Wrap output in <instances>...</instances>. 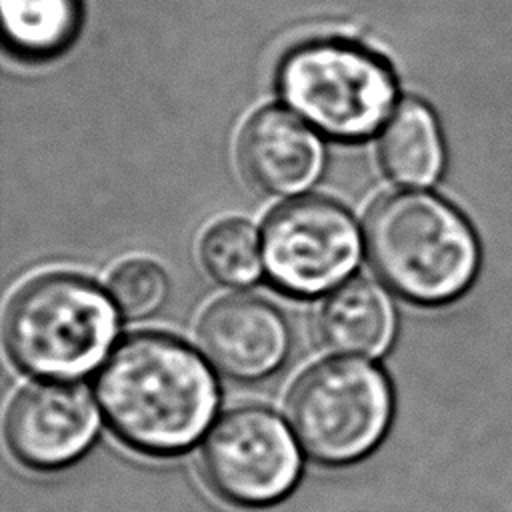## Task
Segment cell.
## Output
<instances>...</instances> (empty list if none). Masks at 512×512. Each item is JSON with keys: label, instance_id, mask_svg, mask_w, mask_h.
I'll use <instances>...</instances> for the list:
<instances>
[{"label": "cell", "instance_id": "3", "mask_svg": "<svg viewBox=\"0 0 512 512\" xmlns=\"http://www.w3.org/2000/svg\"><path fill=\"white\" fill-rule=\"evenodd\" d=\"M118 328L110 294L70 272H48L22 284L4 316L10 358L34 376L72 380L96 368Z\"/></svg>", "mask_w": 512, "mask_h": 512}, {"label": "cell", "instance_id": "4", "mask_svg": "<svg viewBox=\"0 0 512 512\" xmlns=\"http://www.w3.org/2000/svg\"><path fill=\"white\" fill-rule=\"evenodd\" d=\"M286 414L310 458L330 466L350 464L382 440L392 416V392L378 366L330 358L294 382Z\"/></svg>", "mask_w": 512, "mask_h": 512}, {"label": "cell", "instance_id": "15", "mask_svg": "<svg viewBox=\"0 0 512 512\" xmlns=\"http://www.w3.org/2000/svg\"><path fill=\"white\" fill-rule=\"evenodd\" d=\"M168 280L164 270L146 258H130L118 264L108 278V294L114 306L128 318L152 314L164 302Z\"/></svg>", "mask_w": 512, "mask_h": 512}, {"label": "cell", "instance_id": "6", "mask_svg": "<svg viewBox=\"0 0 512 512\" xmlns=\"http://www.w3.org/2000/svg\"><path fill=\"white\" fill-rule=\"evenodd\" d=\"M260 248L272 284L296 296H314L352 272L360 234L340 204L304 196L284 202L266 218Z\"/></svg>", "mask_w": 512, "mask_h": 512}, {"label": "cell", "instance_id": "7", "mask_svg": "<svg viewBox=\"0 0 512 512\" xmlns=\"http://www.w3.org/2000/svg\"><path fill=\"white\" fill-rule=\"evenodd\" d=\"M210 488L238 506L282 500L298 480L300 454L284 422L260 406L228 410L200 450Z\"/></svg>", "mask_w": 512, "mask_h": 512}, {"label": "cell", "instance_id": "11", "mask_svg": "<svg viewBox=\"0 0 512 512\" xmlns=\"http://www.w3.org/2000/svg\"><path fill=\"white\" fill-rule=\"evenodd\" d=\"M316 330L322 346L344 356H378L394 334V312L372 280L350 278L320 304Z\"/></svg>", "mask_w": 512, "mask_h": 512}, {"label": "cell", "instance_id": "8", "mask_svg": "<svg viewBox=\"0 0 512 512\" xmlns=\"http://www.w3.org/2000/svg\"><path fill=\"white\" fill-rule=\"evenodd\" d=\"M98 432V410L86 386L66 380L34 382L6 414V440L26 466L54 470L80 458Z\"/></svg>", "mask_w": 512, "mask_h": 512}, {"label": "cell", "instance_id": "12", "mask_svg": "<svg viewBox=\"0 0 512 512\" xmlns=\"http://www.w3.org/2000/svg\"><path fill=\"white\" fill-rule=\"evenodd\" d=\"M378 158L384 172L398 184H432L444 164V148L434 114L416 100L402 102L384 126Z\"/></svg>", "mask_w": 512, "mask_h": 512}, {"label": "cell", "instance_id": "9", "mask_svg": "<svg viewBox=\"0 0 512 512\" xmlns=\"http://www.w3.org/2000/svg\"><path fill=\"white\" fill-rule=\"evenodd\" d=\"M198 342L222 374L258 380L282 364L290 346V328L268 300L234 294L204 310Z\"/></svg>", "mask_w": 512, "mask_h": 512}, {"label": "cell", "instance_id": "2", "mask_svg": "<svg viewBox=\"0 0 512 512\" xmlns=\"http://www.w3.org/2000/svg\"><path fill=\"white\" fill-rule=\"evenodd\" d=\"M374 274L400 298L442 304L462 294L478 266L472 228L442 198L404 190L376 200L364 220Z\"/></svg>", "mask_w": 512, "mask_h": 512}, {"label": "cell", "instance_id": "14", "mask_svg": "<svg viewBox=\"0 0 512 512\" xmlns=\"http://www.w3.org/2000/svg\"><path fill=\"white\" fill-rule=\"evenodd\" d=\"M200 260L220 284H250L260 274V246L256 230L238 218L212 224L200 240Z\"/></svg>", "mask_w": 512, "mask_h": 512}, {"label": "cell", "instance_id": "10", "mask_svg": "<svg viewBox=\"0 0 512 512\" xmlns=\"http://www.w3.org/2000/svg\"><path fill=\"white\" fill-rule=\"evenodd\" d=\"M244 178L264 194H294L322 170V144L294 114L266 108L254 114L238 138Z\"/></svg>", "mask_w": 512, "mask_h": 512}, {"label": "cell", "instance_id": "5", "mask_svg": "<svg viewBox=\"0 0 512 512\" xmlns=\"http://www.w3.org/2000/svg\"><path fill=\"white\" fill-rule=\"evenodd\" d=\"M286 104L308 124L338 140L370 136L390 112L394 80L374 56L348 44H310L280 70Z\"/></svg>", "mask_w": 512, "mask_h": 512}, {"label": "cell", "instance_id": "13", "mask_svg": "<svg viewBox=\"0 0 512 512\" xmlns=\"http://www.w3.org/2000/svg\"><path fill=\"white\" fill-rule=\"evenodd\" d=\"M8 44L20 54L58 52L78 26V0H2Z\"/></svg>", "mask_w": 512, "mask_h": 512}, {"label": "cell", "instance_id": "1", "mask_svg": "<svg viewBox=\"0 0 512 512\" xmlns=\"http://www.w3.org/2000/svg\"><path fill=\"white\" fill-rule=\"evenodd\" d=\"M96 398L112 432L130 448L170 456L208 428L218 386L184 342L154 332L124 338L96 376Z\"/></svg>", "mask_w": 512, "mask_h": 512}]
</instances>
